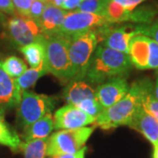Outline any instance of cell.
<instances>
[{"instance_id": "cell-13", "label": "cell", "mask_w": 158, "mask_h": 158, "mask_svg": "<svg viewBox=\"0 0 158 158\" xmlns=\"http://www.w3.org/2000/svg\"><path fill=\"white\" fill-rule=\"evenodd\" d=\"M2 62L0 56V113L5 115L8 110L17 107L21 99L22 92L15 80L4 70Z\"/></svg>"}, {"instance_id": "cell-33", "label": "cell", "mask_w": 158, "mask_h": 158, "mask_svg": "<svg viewBox=\"0 0 158 158\" xmlns=\"http://www.w3.org/2000/svg\"><path fill=\"white\" fill-rule=\"evenodd\" d=\"M83 1L84 0H64L61 8L64 11H75Z\"/></svg>"}, {"instance_id": "cell-4", "label": "cell", "mask_w": 158, "mask_h": 158, "mask_svg": "<svg viewBox=\"0 0 158 158\" xmlns=\"http://www.w3.org/2000/svg\"><path fill=\"white\" fill-rule=\"evenodd\" d=\"M57 104L56 97L38 94L25 90L17 106V123L24 131L44 115L55 109Z\"/></svg>"}, {"instance_id": "cell-27", "label": "cell", "mask_w": 158, "mask_h": 158, "mask_svg": "<svg viewBox=\"0 0 158 158\" xmlns=\"http://www.w3.org/2000/svg\"><path fill=\"white\" fill-rule=\"evenodd\" d=\"M47 4L48 2L46 0H34L31 5L29 11V17L34 19L37 24L39 23L40 19L42 16V13L44 11Z\"/></svg>"}, {"instance_id": "cell-10", "label": "cell", "mask_w": 158, "mask_h": 158, "mask_svg": "<svg viewBox=\"0 0 158 158\" xmlns=\"http://www.w3.org/2000/svg\"><path fill=\"white\" fill-rule=\"evenodd\" d=\"M107 24L109 23L101 15L78 11H68L59 34L72 40Z\"/></svg>"}, {"instance_id": "cell-3", "label": "cell", "mask_w": 158, "mask_h": 158, "mask_svg": "<svg viewBox=\"0 0 158 158\" xmlns=\"http://www.w3.org/2000/svg\"><path fill=\"white\" fill-rule=\"evenodd\" d=\"M70 40L57 34L45 37V61L48 72L53 74L63 84L70 82L71 69L69 58V45Z\"/></svg>"}, {"instance_id": "cell-41", "label": "cell", "mask_w": 158, "mask_h": 158, "mask_svg": "<svg viewBox=\"0 0 158 158\" xmlns=\"http://www.w3.org/2000/svg\"><path fill=\"white\" fill-rule=\"evenodd\" d=\"M46 1H47V0H46Z\"/></svg>"}, {"instance_id": "cell-38", "label": "cell", "mask_w": 158, "mask_h": 158, "mask_svg": "<svg viewBox=\"0 0 158 158\" xmlns=\"http://www.w3.org/2000/svg\"><path fill=\"white\" fill-rule=\"evenodd\" d=\"M5 118V115L0 113V118Z\"/></svg>"}, {"instance_id": "cell-23", "label": "cell", "mask_w": 158, "mask_h": 158, "mask_svg": "<svg viewBox=\"0 0 158 158\" xmlns=\"http://www.w3.org/2000/svg\"><path fill=\"white\" fill-rule=\"evenodd\" d=\"M132 11L126 10L124 7L118 5V3L111 0L106 6L103 16L109 24L117 25L119 23L131 22Z\"/></svg>"}, {"instance_id": "cell-9", "label": "cell", "mask_w": 158, "mask_h": 158, "mask_svg": "<svg viewBox=\"0 0 158 158\" xmlns=\"http://www.w3.org/2000/svg\"><path fill=\"white\" fill-rule=\"evenodd\" d=\"M128 56L138 69H158V44L148 36L138 34L131 40Z\"/></svg>"}, {"instance_id": "cell-29", "label": "cell", "mask_w": 158, "mask_h": 158, "mask_svg": "<svg viewBox=\"0 0 158 158\" xmlns=\"http://www.w3.org/2000/svg\"><path fill=\"white\" fill-rule=\"evenodd\" d=\"M12 3L18 15L29 17L30 7L33 3L32 0H12Z\"/></svg>"}, {"instance_id": "cell-31", "label": "cell", "mask_w": 158, "mask_h": 158, "mask_svg": "<svg viewBox=\"0 0 158 158\" xmlns=\"http://www.w3.org/2000/svg\"><path fill=\"white\" fill-rule=\"evenodd\" d=\"M0 11L11 16H14L17 14L14 6H13V3H12V0H0Z\"/></svg>"}, {"instance_id": "cell-22", "label": "cell", "mask_w": 158, "mask_h": 158, "mask_svg": "<svg viewBox=\"0 0 158 158\" xmlns=\"http://www.w3.org/2000/svg\"><path fill=\"white\" fill-rule=\"evenodd\" d=\"M48 146V137L43 139H35L22 142L20 151L25 158H46Z\"/></svg>"}, {"instance_id": "cell-14", "label": "cell", "mask_w": 158, "mask_h": 158, "mask_svg": "<svg viewBox=\"0 0 158 158\" xmlns=\"http://www.w3.org/2000/svg\"><path fill=\"white\" fill-rule=\"evenodd\" d=\"M127 127L141 133L152 145L158 142V120L148 114L141 106L136 111Z\"/></svg>"}, {"instance_id": "cell-15", "label": "cell", "mask_w": 158, "mask_h": 158, "mask_svg": "<svg viewBox=\"0 0 158 158\" xmlns=\"http://www.w3.org/2000/svg\"><path fill=\"white\" fill-rule=\"evenodd\" d=\"M67 12L62 8L48 3L38 23L41 34L45 37L59 34Z\"/></svg>"}, {"instance_id": "cell-18", "label": "cell", "mask_w": 158, "mask_h": 158, "mask_svg": "<svg viewBox=\"0 0 158 158\" xmlns=\"http://www.w3.org/2000/svg\"><path fill=\"white\" fill-rule=\"evenodd\" d=\"M19 50L31 68H38L45 62L46 51L44 42H33L19 48Z\"/></svg>"}, {"instance_id": "cell-32", "label": "cell", "mask_w": 158, "mask_h": 158, "mask_svg": "<svg viewBox=\"0 0 158 158\" xmlns=\"http://www.w3.org/2000/svg\"><path fill=\"white\" fill-rule=\"evenodd\" d=\"M87 150V147H83L77 152L73 154H62V155H57L54 156H50L49 158H83L85 157V152Z\"/></svg>"}, {"instance_id": "cell-39", "label": "cell", "mask_w": 158, "mask_h": 158, "mask_svg": "<svg viewBox=\"0 0 158 158\" xmlns=\"http://www.w3.org/2000/svg\"><path fill=\"white\" fill-rule=\"evenodd\" d=\"M32 1H34V0H32Z\"/></svg>"}, {"instance_id": "cell-40", "label": "cell", "mask_w": 158, "mask_h": 158, "mask_svg": "<svg viewBox=\"0 0 158 158\" xmlns=\"http://www.w3.org/2000/svg\"><path fill=\"white\" fill-rule=\"evenodd\" d=\"M83 158H85V157H83Z\"/></svg>"}, {"instance_id": "cell-37", "label": "cell", "mask_w": 158, "mask_h": 158, "mask_svg": "<svg viewBox=\"0 0 158 158\" xmlns=\"http://www.w3.org/2000/svg\"><path fill=\"white\" fill-rule=\"evenodd\" d=\"M154 93H155V96L156 97V98L158 99V75L156 79V83L154 85Z\"/></svg>"}, {"instance_id": "cell-35", "label": "cell", "mask_w": 158, "mask_h": 158, "mask_svg": "<svg viewBox=\"0 0 158 158\" xmlns=\"http://www.w3.org/2000/svg\"><path fill=\"white\" fill-rule=\"evenodd\" d=\"M7 19H8L6 17V14L0 11V27H5Z\"/></svg>"}, {"instance_id": "cell-21", "label": "cell", "mask_w": 158, "mask_h": 158, "mask_svg": "<svg viewBox=\"0 0 158 158\" xmlns=\"http://www.w3.org/2000/svg\"><path fill=\"white\" fill-rule=\"evenodd\" d=\"M48 73L49 72H48L45 61L38 68L27 69L19 77L14 80H15V83L17 84L18 87L23 93V91L27 90V89L31 86H33L42 76Z\"/></svg>"}, {"instance_id": "cell-28", "label": "cell", "mask_w": 158, "mask_h": 158, "mask_svg": "<svg viewBox=\"0 0 158 158\" xmlns=\"http://www.w3.org/2000/svg\"><path fill=\"white\" fill-rule=\"evenodd\" d=\"M140 30H141V34L150 37L158 44V19H156L149 25L141 24Z\"/></svg>"}, {"instance_id": "cell-24", "label": "cell", "mask_w": 158, "mask_h": 158, "mask_svg": "<svg viewBox=\"0 0 158 158\" xmlns=\"http://www.w3.org/2000/svg\"><path fill=\"white\" fill-rule=\"evenodd\" d=\"M2 66L4 70L8 74V76L13 79L19 77L27 69V63L22 59L15 56L6 57L2 62Z\"/></svg>"}, {"instance_id": "cell-17", "label": "cell", "mask_w": 158, "mask_h": 158, "mask_svg": "<svg viewBox=\"0 0 158 158\" xmlns=\"http://www.w3.org/2000/svg\"><path fill=\"white\" fill-rule=\"evenodd\" d=\"M54 129V118L51 113H48L34 123L30 125L24 131L23 138L25 141H32L35 139L48 138Z\"/></svg>"}, {"instance_id": "cell-20", "label": "cell", "mask_w": 158, "mask_h": 158, "mask_svg": "<svg viewBox=\"0 0 158 158\" xmlns=\"http://www.w3.org/2000/svg\"><path fill=\"white\" fill-rule=\"evenodd\" d=\"M21 144L17 132L6 123L5 118H0V145L8 147L13 152H19Z\"/></svg>"}, {"instance_id": "cell-11", "label": "cell", "mask_w": 158, "mask_h": 158, "mask_svg": "<svg viewBox=\"0 0 158 158\" xmlns=\"http://www.w3.org/2000/svg\"><path fill=\"white\" fill-rule=\"evenodd\" d=\"M129 89L130 86L125 76L115 77L98 85L95 89V95L104 109H106L123 98Z\"/></svg>"}, {"instance_id": "cell-5", "label": "cell", "mask_w": 158, "mask_h": 158, "mask_svg": "<svg viewBox=\"0 0 158 158\" xmlns=\"http://www.w3.org/2000/svg\"><path fill=\"white\" fill-rule=\"evenodd\" d=\"M98 43L95 30L70 40L69 45V58L71 69L70 81L85 79L89 61Z\"/></svg>"}, {"instance_id": "cell-25", "label": "cell", "mask_w": 158, "mask_h": 158, "mask_svg": "<svg viewBox=\"0 0 158 158\" xmlns=\"http://www.w3.org/2000/svg\"><path fill=\"white\" fill-rule=\"evenodd\" d=\"M110 1L111 0H84L75 11L94 13L103 16Z\"/></svg>"}, {"instance_id": "cell-1", "label": "cell", "mask_w": 158, "mask_h": 158, "mask_svg": "<svg viewBox=\"0 0 158 158\" xmlns=\"http://www.w3.org/2000/svg\"><path fill=\"white\" fill-rule=\"evenodd\" d=\"M132 66L127 54L98 44L89 61L84 80L90 85H101L113 77L125 76Z\"/></svg>"}, {"instance_id": "cell-6", "label": "cell", "mask_w": 158, "mask_h": 158, "mask_svg": "<svg viewBox=\"0 0 158 158\" xmlns=\"http://www.w3.org/2000/svg\"><path fill=\"white\" fill-rule=\"evenodd\" d=\"M95 127L92 126L76 129H62L54 133L48 137L47 156H54L77 152L85 147Z\"/></svg>"}, {"instance_id": "cell-16", "label": "cell", "mask_w": 158, "mask_h": 158, "mask_svg": "<svg viewBox=\"0 0 158 158\" xmlns=\"http://www.w3.org/2000/svg\"><path fill=\"white\" fill-rule=\"evenodd\" d=\"M62 98L68 105L77 106L87 98H94L95 89L85 80L70 81L62 91Z\"/></svg>"}, {"instance_id": "cell-30", "label": "cell", "mask_w": 158, "mask_h": 158, "mask_svg": "<svg viewBox=\"0 0 158 158\" xmlns=\"http://www.w3.org/2000/svg\"><path fill=\"white\" fill-rule=\"evenodd\" d=\"M113 1L118 3L122 7H124L126 10L132 11L136 9L138 6H141L146 0H113Z\"/></svg>"}, {"instance_id": "cell-34", "label": "cell", "mask_w": 158, "mask_h": 158, "mask_svg": "<svg viewBox=\"0 0 158 158\" xmlns=\"http://www.w3.org/2000/svg\"><path fill=\"white\" fill-rule=\"evenodd\" d=\"M47 2H48V4L52 5V6H56V7L61 8L62 6V4H63V2H64V0H47Z\"/></svg>"}, {"instance_id": "cell-2", "label": "cell", "mask_w": 158, "mask_h": 158, "mask_svg": "<svg viewBox=\"0 0 158 158\" xmlns=\"http://www.w3.org/2000/svg\"><path fill=\"white\" fill-rule=\"evenodd\" d=\"M142 92L143 79L133 83L127 94L123 98L105 109L95 120V125L105 130L127 126L138 108L141 106Z\"/></svg>"}, {"instance_id": "cell-7", "label": "cell", "mask_w": 158, "mask_h": 158, "mask_svg": "<svg viewBox=\"0 0 158 158\" xmlns=\"http://www.w3.org/2000/svg\"><path fill=\"white\" fill-rule=\"evenodd\" d=\"M141 24H127L123 26L113 27L107 24L95 29L98 42L102 45L114 50L128 55V48L131 40L141 34Z\"/></svg>"}, {"instance_id": "cell-36", "label": "cell", "mask_w": 158, "mask_h": 158, "mask_svg": "<svg viewBox=\"0 0 158 158\" xmlns=\"http://www.w3.org/2000/svg\"><path fill=\"white\" fill-rule=\"evenodd\" d=\"M154 149H153V158H158V142L153 145Z\"/></svg>"}, {"instance_id": "cell-8", "label": "cell", "mask_w": 158, "mask_h": 158, "mask_svg": "<svg viewBox=\"0 0 158 158\" xmlns=\"http://www.w3.org/2000/svg\"><path fill=\"white\" fill-rule=\"evenodd\" d=\"M4 28L9 39L19 48L37 41L44 42L45 40L39 25L30 17L16 14L7 19Z\"/></svg>"}, {"instance_id": "cell-19", "label": "cell", "mask_w": 158, "mask_h": 158, "mask_svg": "<svg viewBox=\"0 0 158 158\" xmlns=\"http://www.w3.org/2000/svg\"><path fill=\"white\" fill-rule=\"evenodd\" d=\"M141 106L148 114L158 120V99L154 93V84L148 78L143 79Z\"/></svg>"}, {"instance_id": "cell-26", "label": "cell", "mask_w": 158, "mask_h": 158, "mask_svg": "<svg viewBox=\"0 0 158 158\" xmlns=\"http://www.w3.org/2000/svg\"><path fill=\"white\" fill-rule=\"evenodd\" d=\"M75 106L78 107L80 110H82L83 112L90 115V117H92L95 120L105 110L104 107L100 105V103L98 101L96 98L85 99Z\"/></svg>"}, {"instance_id": "cell-12", "label": "cell", "mask_w": 158, "mask_h": 158, "mask_svg": "<svg viewBox=\"0 0 158 158\" xmlns=\"http://www.w3.org/2000/svg\"><path fill=\"white\" fill-rule=\"evenodd\" d=\"M54 129H76L95 123V119L73 105H66L54 114Z\"/></svg>"}]
</instances>
